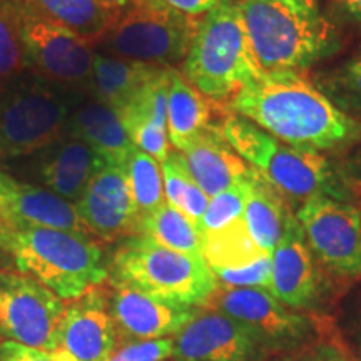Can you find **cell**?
Wrapping results in <instances>:
<instances>
[{"label": "cell", "mask_w": 361, "mask_h": 361, "mask_svg": "<svg viewBox=\"0 0 361 361\" xmlns=\"http://www.w3.org/2000/svg\"><path fill=\"white\" fill-rule=\"evenodd\" d=\"M231 109L290 146L331 149L358 126L296 71H263L231 97Z\"/></svg>", "instance_id": "cell-1"}, {"label": "cell", "mask_w": 361, "mask_h": 361, "mask_svg": "<svg viewBox=\"0 0 361 361\" xmlns=\"http://www.w3.org/2000/svg\"><path fill=\"white\" fill-rule=\"evenodd\" d=\"M261 69L300 71L335 51L318 0H234Z\"/></svg>", "instance_id": "cell-2"}, {"label": "cell", "mask_w": 361, "mask_h": 361, "mask_svg": "<svg viewBox=\"0 0 361 361\" xmlns=\"http://www.w3.org/2000/svg\"><path fill=\"white\" fill-rule=\"evenodd\" d=\"M8 250L19 273L64 300H78L107 278L102 251L82 233L12 229Z\"/></svg>", "instance_id": "cell-3"}, {"label": "cell", "mask_w": 361, "mask_h": 361, "mask_svg": "<svg viewBox=\"0 0 361 361\" xmlns=\"http://www.w3.org/2000/svg\"><path fill=\"white\" fill-rule=\"evenodd\" d=\"M261 72L236 2L221 0L197 22L184 61L188 80L204 96L224 99Z\"/></svg>", "instance_id": "cell-4"}, {"label": "cell", "mask_w": 361, "mask_h": 361, "mask_svg": "<svg viewBox=\"0 0 361 361\" xmlns=\"http://www.w3.org/2000/svg\"><path fill=\"white\" fill-rule=\"evenodd\" d=\"M112 279L168 303H207L218 279L202 256L184 255L135 234L126 239L112 258Z\"/></svg>", "instance_id": "cell-5"}, {"label": "cell", "mask_w": 361, "mask_h": 361, "mask_svg": "<svg viewBox=\"0 0 361 361\" xmlns=\"http://www.w3.org/2000/svg\"><path fill=\"white\" fill-rule=\"evenodd\" d=\"M221 133L278 192L305 201L331 192L329 166L318 151L290 146L241 116L226 117Z\"/></svg>", "instance_id": "cell-6"}, {"label": "cell", "mask_w": 361, "mask_h": 361, "mask_svg": "<svg viewBox=\"0 0 361 361\" xmlns=\"http://www.w3.org/2000/svg\"><path fill=\"white\" fill-rule=\"evenodd\" d=\"M196 29L194 17L159 0H142L121 12L99 44L112 57L164 67L186 59Z\"/></svg>", "instance_id": "cell-7"}, {"label": "cell", "mask_w": 361, "mask_h": 361, "mask_svg": "<svg viewBox=\"0 0 361 361\" xmlns=\"http://www.w3.org/2000/svg\"><path fill=\"white\" fill-rule=\"evenodd\" d=\"M69 97L51 84L27 79L0 94V154H32L59 142L69 126Z\"/></svg>", "instance_id": "cell-8"}, {"label": "cell", "mask_w": 361, "mask_h": 361, "mask_svg": "<svg viewBox=\"0 0 361 361\" xmlns=\"http://www.w3.org/2000/svg\"><path fill=\"white\" fill-rule=\"evenodd\" d=\"M66 306L59 296L22 273L0 271V333L30 348L59 346Z\"/></svg>", "instance_id": "cell-9"}, {"label": "cell", "mask_w": 361, "mask_h": 361, "mask_svg": "<svg viewBox=\"0 0 361 361\" xmlns=\"http://www.w3.org/2000/svg\"><path fill=\"white\" fill-rule=\"evenodd\" d=\"M7 2L16 22L24 57L52 82L79 84L90 80L94 45L66 27L35 16L16 4Z\"/></svg>", "instance_id": "cell-10"}, {"label": "cell", "mask_w": 361, "mask_h": 361, "mask_svg": "<svg viewBox=\"0 0 361 361\" xmlns=\"http://www.w3.org/2000/svg\"><path fill=\"white\" fill-rule=\"evenodd\" d=\"M296 219L310 247L329 269L346 276L361 273V214L355 206L313 196Z\"/></svg>", "instance_id": "cell-11"}, {"label": "cell", "mask_w": 361, "mask_h": 361, "mask_svg": "<svg viewBox=\"0 0 361 361\" xmlns=\"http://www.w3.org/2000/svg\"><path fill=\"white\" fill-rule=\"evenodd\" d=\"M74 206L84 228L99 238L111 241L135 233L139 216L126 166L106 161Z\"/></svg>", "instance_id": "cell-12"}, {"label": "cell", "mask_w": 361, "mask_h": 361, "mask_svg": "<svg viewBox=\"0 0 361 361\" xmlns=\"http://www.w3.org/2000/svg\"><path fill=\"white\" fill-rule=\"evenodd\" d=\"M259 340L250 328L219 311L196 316L178 333V361H250Z\"/></svg>", "instance_id": "cell-13"}, {"label": "cell", "mask_w": 361, "mask_h": 361, "mask_svg": "<svg viewBox=\"0 0 361 361\" xmlns=\"http://www.w3.org/2000/svg\"><path fill=\"white\" fill-rule=\"evenodd\" d=\"M116 324L101 293L90 290L67 306L61 326L57 361H106L114 353Z\"/></svg>", "instance_id": "cell-14"}, {"label": "cell", "mask_w": 361, "mask_h": 361, "mask_svg": "<svg viewBox=\"0 0 361 361\" xmlns=\"http://www.w3.org/2000/svg\"><path fill=\"white\" fill-rule=\"evenodd\" d=\"M207 301H213L219 313L250 328L259 341L296 340L306 331L305 318L261 288H216Z\"/></svg>", "instance_id": "cell-15"}, {"label": "cell", "mask_w": 361, "mask_h": 361, "mask_svg": "<svg viewBox=\"0 0 361 361\" xmlns=\"http://www.w3.org/2000/svg\"><path fill=\"white\" fill-rule=\"evenodd\" d=\"M0 219L11 229L49 228L87 233L75 206L52 191L17 183L0 173Z\"/></svg>", "instance_id": "cell-16"}, {"label": "cell", "mask_w": 361, "mask_h": 361, "mask_svg": "<svg viewBox=\"0 0 361 361\" xmlns=\"http://www.w3.org/2000/svg\"><path fill=\"white\" fill-rule=\"evenodd\" d=\"M111 316L116 326L135 340H159L179 333L194 318L191 306L174 305L112 281Z\"/></svg>", "instance_id": "cell-17"}, {"label": "cell", "mask_w": 361, "mask_h": 361, "mask_svg": "<svg viewBox=\"0 0 361 361\" xmlns=\"http://www.w3.org/2000/svg\"><path fill=\"white\" fill-rule=\"evenodd\" d=\"M268 291L293 308H303L314 301L318 293L316 269L311 251L298 219L290 218L281 241L271 255V279Z\"/></svg>", "instance_id": "cell-18"}, {"label": "cell", "mask_w": 361, "mask_h": 361, "mask_svg": "<svg viewBox=\"0 0 361 361\" xmlns=\"http://www.w3.org/2000/svg\"><path fill=\"white\" fill-rule=\"evenodd\" d=\"M169 67L152 78L129 104L119 111L130 141L139 151L164 162L169 156L168 135V90L171 80Z\"/></svg>", "instance_id": "cell-19"}, {"label": "cell", "mask_w": 361, "mask_h": 361, "mask_svg": "<svg viewBox=\"0 0 361 361\" xmlns=\"http://www.w3.org/2000/svg\"><path fill=\"white\" fill-rule=\"evenodd\" d=\"M180 154L196 184L207 196L214 197L226 189L250 178L252 169L229 146L221 129L207 128Z\"/></svg>", "instance_id": "cell-20"}, {"label": "cell", "mask_w": 361, "mask_h": 361, "mask_svg": "<svg viewBox=\"0 0 361 361\" xmlns=\"http://www.w3.org/2000/svg\"><path fill=\"white\" fill-rule=\"evenodd\" d=\"M67 130L72 137L82 139L96 149L104 159L119 166L128 164L135 149L119 112L97 97L87 99L72 109Z\"/></svg>", "instance_id": "cell-21"}, {"label": "cell", "mask_w": 361, "mask_h": 361, "mask_svg": "<svg viewBox=\"0 0 361 361\" xmlns=\"http://www.w3.org/2000/svg\"><path fill=\"white\" fill-rule=\"evenodd\" d=\"M104 164L106 159L82 139H61L42 162V179L54 194L75 204Z\"/></svg>", "instance_id": "cell-22"}, {"label": "cell", "mask_w": 361, "mask_h": 361, "mask_svg": "<svg viewBox=\"0 0 361 361\" xmlns=\"http://www.w3.org/2000/svg\"><path fill=\"white\" fill-rule=\"evenodd\" d=\"M97 45L119 13L99 0H8Z\"/></svg>", "instance_id": "cell-23"}, {"label": "cell", "mask_w": 361, "mask_h": 361, "mask_svg": "<svg viewBox=\"0 0 361 361\" xmlns=\"http://www.w3.org/2000/svg\"><path fill=\"white\" fill-rule=\"evenodd\" d=\"M159 71L156 66L96 54L90 82L99 101L119 112Z\"/></svg>", "instance_id": "cell-24"}, {"label": "cell", "mask_w": 361, "mask_h": 361, "mask_svg": "<svg viewBox=\"0 0 361 361\" xmlns=\"http://www.w3.org/2000/svg\"><path fill=\"white\" fill-rule=\"evenodd\" d=\"M288 218L290 213L284 209L279 192L258 171H252L245 207V224L251 239L264 255H273L274 247L281 241Z\"/></svg>", "instance_id": "cell-25"}, {"label": "cell", "mask_w": 361, "mask_h": 361, "mask_svg": "<svg viewBox=\"0 0 361 361\" xmlns=\"http://www.w3.org/2000/svg\"><path fill=\"white\" fill-rule=\"evenodd\" d=\"M207 126H209V106L202 94L179 72L171 71L168 90L169 142L179 152H183Z\"/></svg>", "instance_id": "cell-26"}, {"label": "cell", "mask_w": 361, "mask_h": 361, "mask_svg": "<svg viewBox=\"0 0 361 361\" xmlns=\"http://www.w3.org/2000/svg\"><path fill=\"white\" fill-rule=\"evenodd\" d=\"M135 233L169 250L202 256V236L197 224L168 202H162L152 213L142 216L135 226Z\"/></svg>", "instance_id": "cell-27"}, {"label": "cell", "mask_w": 361, "mask_h": 361, "mask_svg": "<svg viewBox=\"0 0 361 361\" xmlns=\"http://www.w3.org/2000/svg\"><path fill=\"white\" fill-rule=\"evenodd\" d=\"M263 251L252 241L245 218L223 231L202 236V258L211 271L236 269L264 258Z\"/></svg>", "instance_id": "cell-28"}, {"label": "cell", "mask_w": 361, "mask_h": 361, "mask_svg": "<svg viewBox=\"0 0 361 361\" xmlns=\"http://www.w3.org/2000/svg\"><path fill=\"white\" fill-rule=\"evenodd\" d=\"M162 179L166 202L186 214L200 228L209 204V196L196 184L180 152H169L168 159L162 162Z\"/></svg>", "instance_id": "cell-29"}, {"label": "cell", "mask_w": 361, "mask_h": 361, "mask_svg": "<svg viewBox=\"0 0 361 361\" xmlns=\"http://www.w3.org/2000/svg\"><path fill=\"white\" fill-rule=\"evenodd\" d=\"M129 188L139 219L157 209L164 201V179L159 162L146 152L134 149L128 164Z\"/></svg>", "instance_id": "cell-30"}, {"label": "cell", "mask_w": 361, "mask_h": 361, "mask_svg": "<svg viewBox=\"0 0 361 361\" xmlns=\"http://www.w3.org/2000/svg\"><path fill=\"white\" fill-rule=\"evenodd\" d=\"M250 178L219 192L218 196L211 197L206 213L200 223L201 236L223 231V229L239 223L245 218L247 192H250Z\"/></svg>", "instance_id": "cell-31"}, {"label": "cell", "mask_w": 361, "mask_h": 361, "mask_svg": "<svg viewBox=\"0 0 361 361\" xmlns=\"http://www.w3.org/2000/svg\"><path fill=\"white\" fill-rule=\"evenodd\" d=\"M24 66V51L16 22L6 0H0V80L19 72Z\"/></svg>", "instance_id": "cell-32"}, {"label": "cell", "mask_w": 361, "mask_h": 361, "mask_svg": "<svg viewBox=\"0 0 361 361\" xmlns=\"http://www.w3.org/2000/svg\"><path fill=\"white\" fill-rule=\"evenodd\" d=\"M216 279L229 288H261L268 290L271 279V256H264L255 263L236 269L213 271Z\"/></svg>", "instance_id": "cell-33"}, {"label": "cell", "mask_w": 361, "mask_h": 361, "mask_svg": "<svg viewBox=\"0 0 361 361\" xmlns=\"http://www.w3.org/2000/svg\"><path fill=\"white\" fill-rule=\"evenodd\" d=\"M331 92L345 104L361 111V51L333 78Z\"/></svg>", "instance_id": "cell-34"}, {"label": "cell", "mask_w": 361, "mask_h": 361, "mask_svg": "<svg viewBox=\"0 0 361 361\" xmlns=\"http://www.w3.org/2000/svg\"><path fill=\"white\" fill-rule=\"evenodd\" d=\"M174 351V340L159 338V340L135 341L114 351L106 361H162Z\"/></svg>", "instance_id": "cell-35"}, {"label": "cell", "mask_w": 361, "mask_h": 361, "mask_svg": "<svg viewBox=\"0 0 361 361\" xmlns=\"http://www.w3.org/2000/svg\"><path fill=\"white\" fill-rule=\"evenodd\" d=\"M0 361H57L52 351L30 348L16 341H2L0 345Z\"/></svg>", "instance_id": "cell-36"}, {"label": "cell", "mask_w": 361, "mask_h": 361, "mask_svg": "<svg viewBox=\"0 0 361 361\" xmlns=\"http://www.w3.org/2000/svg\"><path fill=\"white\" fill-rule=\"evenodd\" d=\"M159 2L186 13V16L197 17L209 12L214 6H218L221 0H159Z\"/></svg>", "instance_id": "cell-37"}, {"label": "cell", "mask_w": 361, "mask_h": 361, "mask_svg": "<svg viewBox=\"0 0 361 361\" xmlns=\"http://www.w3.org/2000/svg\"><path fill=\"white\" fill-rule=\"evenodd\" d=\"M11 233L12 229L0 219V271H4V266L13 261L11 250H8V238H11Z\"/></svg>", "instance_id": "cell-38"}, {"label": "cell", "mask_w": 361, "mask_h": 361, "mask_svg": "<svg viewBox=\"0 0 361 361\" xmlns=\"http://www.w3.org/2000/svg\"><path fill=\"white\" fill-rule=\"evenodd\" d=\"M288 361H346V360H343L340 355L331 350H319L316 351V353L300 356V358H293Z\"/></svg>", "instance_id": "cell-39"}, {"label": "cell", "mask_w": 361, "mask_h": 361, "mask_svg": "<svg viewBox=\"0 0 361 361\" xmlns=\"http://www.w3.org/2000/svg\"><path fill=\"white\" fill-rule=\"evenodd\" d=\"M99 2L104 4L107 8H111L112 12H124L128 11V8L137 6V4H141L142 0H99Z\"/></svg>", "instance_id": "cell-40"}, {"label": "cell", "mask_w": 361, "mask_h": 361, "mask_svg": "<svg viewBox=\"0 0 361 361\" xmlns=\"http://www.w3.org/2000/svg\"><path fill=\"white\" fill-rule=\"evenodd\" d=\"M345 8L350 16L361 19V0H351V2L345 4Z\"/></svg>", "instance_id": "cell-41"}, {"label": "cell", "mask_w": 361, "mask_h": 361, "mask_svg": "<svg viewBox=\"0 0 361 361\" xmlns=\"http://www.w3.org/2000/svg\"><path fill=\"white\" fill-rule=\"evenodd\" d=\"M335 2H338V4H343V6H345V4L351 2V0H335Z\"/></svg>", "instance_id": "cell-42"}, {"label": "cell", "mask_w": 361, "mask_h": 361, "mask_svg": "<svg viewBox=\"0 0 361 361\" xmlns=\"http://www.w3.org/2000/svg\"><path fill=\"white\" fill-rule=\"evenodd\" d=\"M0 336H2V333H0ZM0 345H2V343H0Z\"/></svg>", "instance_id": "cell-43"}]
</instances>
